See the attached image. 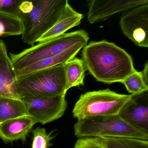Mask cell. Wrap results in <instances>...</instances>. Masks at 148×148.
Returning <instances> with one entry per match:
<instances>
[{"label":"cell","mask_w":148,"mask_h":148,"mask_svg":"<svg viewBox=\"0 0 148 148\" xmlns=\"http://www.w3.org/2000/svg\"><path fill=\"white\" fill-rule=\"evenodd\" d=\"M85 68L97 81L122 83L136 71L131 56L124 50L106 40L92 42L84 47Z\"/></svg>","instance_id":"obj_1"},{"label":"cell","mask_w":148,"mask_h":148,"mask_svg":"<svg viewBox=\"0 0 148 148\" xmlns=\"http://www.w3.org/2000/svg\"><path fill=\"white\" fill-rule=\"evenodd\" d=\"M30 12L21 15L22 39L32 46L57 23L66 5L67 0L32 1Z\"/></svg>","instance_id":"obj_2"},{"label":"cell","mask_w":148,"mask_h":148,"mask_svg":"<svg viewBox=\"0 0 148 148\" xmlns=\"http://www.w3.org/2000/svg\"><path fill=\"white\" fill-rule=\"evenodd\" d=\"M88 34L80 30L39 42L36 45L25 49L18 54L10 53L16 71L47 58L58 55L77 45H87Z\"/></svg>","instance_id":"obj_3"},{"label":"cell","mask_w":148,"mask_h":148,"mask_svg":"<svg viewBox=\"0 0 148 148\" xmlns=\"http://www.w3.org/2000/svg\"><path fill=\"white\" fill-rule=\"evenodd\" d=\"M77 137L131 138L148 140V132L126 123L118 115L94 117L78 120L74 126Z\"/></svg>","instance_id":"obj_4"},{"label":"cell","mask_w":148,"mask_h":148,"mask_svg":"<svg viewBox=\"0 0 148 148\" xmlns=\"http://www.w3.org/2000/svg\"><path fill=\"white\" fill-rule=\"evenodd\" d=\"M66 84L64 64L34 72L17 80L20 98L49 97L66 93Z\"/></svg>","instance_id":"obj_5"},{"label":"cell","mask_w":148,"mask_h":148,"mask_svg":"<svg viewBox=\"0 0 148 148\" xmlns=\"http://www.w3.org/2000/svg\"><path fill=\"white\" fill-rule=\"evenodd\" d=\"M132 95L119 94L109 89L82 94L73 110L78 120L94 117L118 115Z\"/></svg>","instance_id":"obj_6"},{"label":"cell","mask_w":148,"mask_h":148,"mask_svg":"<svg viewBox=\"0 0 148 148\" xmlns=\"http://www.w3.org/2000/svg\"><path fill=\"white\" fill-rule=\"evenodd\" d=\"M66 94L39 98L22 97L21 99L26 107L27 116L36 123L45 124L63 116L67 107Z\"/></svg>","instance_id":"obj_7"},{"label":"cell","mask_w":148,"mask_h":148,"mask_svg":"<svg viewBox=\"0 0 148 148\" xmlns=\"http://www.w3.org/2000/svg\"><path fill=\"white\" fill-rule=\"evenodd\" d=\"M123 33L134 44L148 47V4L139 6L123 14L120 21Z\"/></svg>","instance_id":"obj_8"},{"label":"cell","mask_w":148,"mask_h":148,"mask_svg":"<svg viewBox=\"0 0 148 148\" xmlns=\"http://www.w3.org/2000/svg\"><path fill=\"white\" fill-rule=\"evenodd\" d=\"M146 4L148 0L88 1L87 20L90 24L106 20L115 14Z\"/></svg>","instance_id":"obj_9"},{"label":"cell","mask_w":148,"mask_h":148,"mask_svg":"<svg viewBox=\"0 0 148 148\" xmlns=\"http://www.w3.org/2000/svg\"><path fill=\"white\" fill-rule=\"evenodd\" d=\"M118 115L130 125L148 132V91L132 95Z\"/></svg>","instance_id":"obj_10"},{"label":"cell","mask_w":148,"mask_h":148,"mask_svg":"<svg viewBox=\"0 0 148 148\" xmlns=\"http://www.w3.org/2000/svg\"><path fill=\"white\" fill-rule=\"evenodd\" d=\"M17 80L16 70L8 55L6 46L0 39V98L21 99Z\"/></svg>","instance_id":"obj_11"},{"label":"cell","mask_w":148,"mask_h":148,"mask_svg":"<svg viewBox=\"0 0 148 148\" xmlns=\"http://www.w3.org/2000/svg\"><path fill=\"white\" fill-rule=\"evenodd\" d=\"M36 123L34 119L28 116L8 120L0 123V138L6 143L25 141Z\"/></svg>","instance_id":"obj_12"},{"label":"cell","mask_w":148,"mask_h":148,"mask_svg":"<svg viewBox=\"0 0 148 148\" xmlns=\"http://www.w3.org/2000/svg\"><path fill=\"white\" fill-rule=\"evenodd\" d=\"M85 46L86 45L83 44L74 46L58 55L44 59L31 64L21 71L16 72L17 78L40 70L64 64L74 58L80 50Z\"/></svg>","instance_id":"obj_13"},{"label":"cell","mask_w":148,"mask_h":148,"mask_svg":"<svg viewBox=\"0 0 148 148\" xmlns=\"http://www.w3.org/2000/svg\"><path fill=\"white\" fill-rule=\"evenodd\" d=\"M83 17V14L73 10L68 3L57 23L39 39L38 42L64 34L69 29L79 25Z\"/></svg>","instance_id":"obj_14"},{"label":"cell","mask_w":148,"mask_h":148,"mask_svg":"<svg viewBox=\"0 0 148 148\" xmlns=\"http://www.w3.org/2000/svg\"><path fill=\"white\" fill-rule=\"evenodd\" d=\"M64 65L66 79L65 91L72 87L84 85L86 68L83 60L74 58Z\"/></svg>","instance_id":"obj_15"},{"label":"cell","mask_w":148,"mask_h":148,"mask_svg":"<svg viewBox=\"0 0 148 148\" xmlns=\"http://www.w3.org/2000/svg\"><path fill=\"white\" fill-rule=\"evenodd\" d=\"M25 116H27L26 107L21 99L0 98V123Z\"/></svg>","instance_id":"obj_16"},{"label":"cell","mask_w":148,"mask_h":148,"mask_svg":"<svg viewBox=\"0 0 148 148\" xmlns=\"http://www.w3.org/2000/svg\"><path fill=\"white\" fill-rule=\"evenodd\" d=\"M106 148H148V140L131 138H98Z\"/></svg>","instance_id":"obj_17"},{"label":"cell","mask_w":148,"mask_h":148,"mask_svg":"<svg viewBox=\"0 0 148 148\" xmlns=\"http://www.w3.org/2000/svg\"><path fill=\"white\" fill-rule=\"evenodd\" d=\"M23 30L20 19L0 12V37L21 35Z\"/></svg>","instance_id":"obj_18"},{"label":"cell","mask_w":148,"mask_h":148,"mask_svg":"<svg viewBox=\"0 0 148 148\" xmlns=\"http://www.w3.org/2000/svg\"><path fill=\"white\" fill-rule=\"evenodd\" d=\"M121 83L131 95L148 91V85L145 82L141 72L135 71Z\"/></svg>","instance_id":"obj_19"},{"label":"cell","mask_w":148,"mask_h":148,"mask_svg":"<svg viewBox=\"0 0 148 148\" xmlns=\"http://www.w3.org/2000/svg\"><path fill=\"white\" fill-rule=\"evenodd\" d=\"M32 132L33 134L32 148H48L51 145V141L53 137L51 133H47L45 128L38 127Z\"/></svg>","instance_id":"obj_20"},{"label":"cell","mask_w":148,"mask_h":148,"mask_svg":"<svg viewBox=\"0 0 148 148\" xmlns=\"http://www.w3.org/2000/svg\"><path fill=\"white\" fill-rule=\"evenodd\" d=\"M23 1V0H0V12L20 19V6Z\"/></svg>","instance_id":"obj_21"},{"label":"cell","mask_w":148,"mask_h":148,"mask_svg":"<svg viewBox=\"0 0 148 148\" xmlns=\"http://www.w3.org/2000/svg\"><path fill=\"white\" fill-rule=\"evenodd\" d=\"M74 148H106L98 138H79Z\"/></svg>","instance_id":"obj_22"},{"label":"cell","mask_w":148,"mask_h":148,"mask_svg":"<svg viewBox=\"0 0 148 148\" xmlns=\"http://www.w3.org/2000/svg\"><path fill=\"white\" fill-rule=\"evenodd\" d=\"M148 61L146 62L145 64L143 70L142 72V75H143V77L144 80L145 84L148 85Z\"/></svg>","instance_id":"obj_23"}]
</instances>
